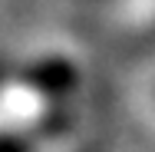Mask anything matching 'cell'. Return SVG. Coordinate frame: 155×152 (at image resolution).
Segmentation results:
<instances>
[{"label": "cell", "mask_w": 155, "mask_h": 152, "mask_svg": "<svg viewBox=\"0 0 155 152\" xmlns=\"http://www.w3.org/2000/svg\"><path fill=\"white\" fill-rule=\"evenodd\" d=\"M76 66L69 60H43L36 63L30 73H27V86L30 93H40V96H50V99H60L66 93L76 90Z\"/></svg>", "instance_id": "1"}]
</instances>
